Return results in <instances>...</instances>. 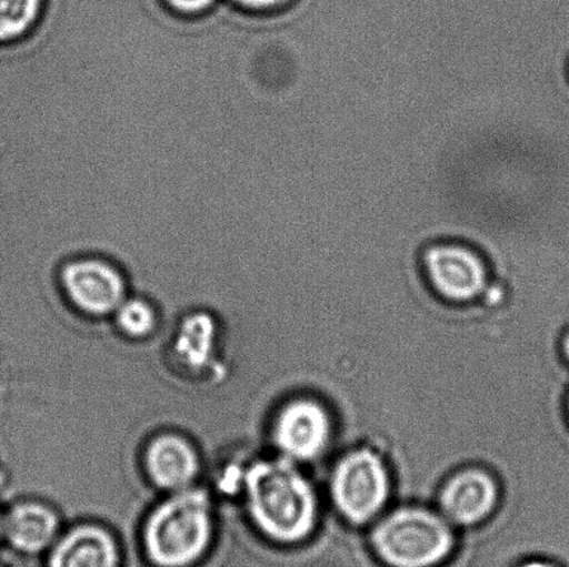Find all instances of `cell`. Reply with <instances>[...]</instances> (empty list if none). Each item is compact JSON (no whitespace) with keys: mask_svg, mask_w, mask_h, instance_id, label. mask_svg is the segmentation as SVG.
Returning a JSON list of instances; mask_svg holds the SVG:
<instances>
[{"mask_svg":"<svg viewBox=\"0 0 569 567\" xmlns=\"http://www.w3.org/2000/svg\"><path fill=\"white\" fill-rule=\"evenodd\" d=\"M242 8L254 11H274L288 8L295 0H232Z\"/></svg>","mask_w":569,"mask_h":567,"instance_id":"cell-16","label":"cell"},{"mask_svg":"<svg viewBox=\"0 0 569 567\" xmlns=\"http://www.w3.org/2000/svg\"><path fill=\"white\" fill-rule=\"evenodd\" d=\"M335 502L342 514L355 524H365L387 503L389 479L382 460L361 449L350 454L335 470Z\"/></svg>","mask_w":569,"mask_h":567,"instance_id":"cell-4","label":"cell"},{"mask_svg":"<svg viewBox=\"0 0 569 567\" xmlns=\"http://www.w3.org/2000/svg\"><path fill=\"white\" fill-rule=\"evenodd\" d=\"M166 2L180 13L197 14L210 9L216 0H166Z\"/></svg>","mask_w":569,"mask_h":567,"instance_id":"cell-15","label":"cell"},{"mask_svg":"<svg viewBox=\"0 0 569 567\" xmlns=\"http://www.w3.org/2000/svg\"><path fill=\"white\" fill-rule=\"evenodd\" d=\"M496 486L488 475L478 470L462 472L453 477L442 494V508L451 520L473 525L487 518L493 509Z\"/></svg>","mask_w":569,"mask_h":567,"instance_id":"cell-11","label":"cell"},{"mask_svg":"<svg viewBox=\"0 0 569 567\" xmlns=\"http://www.w3.org/2000/svg\"><path fill=\"white\" fill-rule=\"evenodd\" d=\"M59 518L41 503H21L3 518V536L10 546L24 554H38L58 538Z\"/></svg>","mask_w":569,"mask_h":567,"instance_id":"cell-10","label":"cell"},{"mask_svg":"<svg viewBox=\"0 0 569 567\" xmlns=\"http://www.w3.org/2000/svg\"><path fill=\"white\" fill-rule=\"evenodd\" d=\"M243 492L250 518L272 540L293 544L310 535L316 522L315 493L289 459L250 466L243 475Z\"/></svg>","mask_w":569,"mask_h":567,"instance_id":"cell-1","label":"cell"},{"mask_svg":"<svg viewBox=\"0 0 569 567\" xmlns=\"http://www.w3.org/2000/svg\"><path fill=\"white\" fill-rule=\"evenodd\" d=\"M63 285L77 308L91 315L114 314L126 300L119 271L98 260H82L63 270Z\"/></svg>","mask_w":569,"mask_h":567,"instance_id":"cell-6","label":"cell"},{"mask_svg":"<svg viewBox=\"0 0 569 567\" xmlns=\"http://www.w3.org/2000/svg\"><path fill=\"white\" fill-rule=\"evenodd\" d=\"M150 480L166 492L177 493L193 487L199 475V457L192 444L177 435L156 437L144 454Z\"/></svg>","mask_w":569,"mask_h":567,"instance_id":"cell-8","label":"cell"},{"mask_svg":"<svg viewBox=\"0 0 569 567\" xmlns=\"http://www.w3.org/2000/svg\"><path fill=\"white\" fill-rule=\"evenodd\" d=\"M423 266L433 287L442 296L455 302L476 298L487 286V264L481 255L467 244H433L423 254Z\"/></svg>","mask_w":569,"mask_h":567,"instance_id":"cell-5","label":"cell"},{"mask_svg":"<svg viewBox=\"0 0 569 567\" xmlns=\"http://www.w3.org/2000/svg\"><path fill=\"white\" fill-rule=\"evenodd\" d=\"M331 425L321 405L299 399L288 404L278 415L274 442L284 458L307 460L316 458L326 448Z\"/></svg>","mask_w":569,"mask_h":567,"instance_id":"cell-7","label":"cell"},{"mask_svg":"<svg viewBox=\"0 0 569 567\" xmlns=\"http://www.w3.org/2000/svg\"><path fill=\"white\" fill-rule=\"evenodd\" d=\"M373 549L389 567H435L453 551L450 527L421 509L398 510L378 525Z\"/></svg>","mask_w":569,"mask_h":567,"instance_id":"cell-3","label":"cell"},{"mask_svg":"<svg viewBox=\"0 0 569 567\" xmlns=\"http://www.w3.org/2000/svg\"><path fill=\"white\" fill-rule=\"evenodd\" d=\"M3 536V518L0 516V537Z\"/></svg>","mask_w":569,"mask_h":567,"instance_id":"cell-19","label":"cell"},{"mask_svg":"<svg viewBox=\"0 0 569 567\" xmlns=\"http://www.w3.org/2000/svg\"><path fill=\"white\" fill-rule=\"evenodd\" d=\"M518 567H557V566L551 565L549 563H543V560H531V563H526Z\"/></svg>","mask_w":569,"mask_h":567,"instance_id":"cell-17","label":"cell"},{"mask_svg":"<svg viewBox=\"0 0 569 567\" xmlns=\"http://www.w3.org/2000/svg\"><path fill=\"white\" fill-rule=\"evenodd\" d=\"M213 536V510L208 494L198 488L171 493L144 526L149 558L161 567H186L208 549Z\"/></svg>","mask_w":569,"mask_h":567,"instance_id":"cell-2","label":"cell"},{"mask_svg":"<svg viewBox=\"0 0 569 567\" xmlns=\"http://www.w3.org/2000/svg\"><path fill=\"white\" fill-rule=\"evenodd\" d=\"M43 0H0V41L20 37L37 20Z\"/></svg>","mask_w":569,"mask_h":567,"instance_id":"cell-13","label":"cell"},{"mask_svg":"<svg viewBox=\"0 0 569 567\" xmlns=\"http://www.w3.org/2000/svg\"><path fill=\"white\" fill-rule=\"evenodd\" d=\"M216 326L210 316L192 315L183 322L180 336L177 337V353L191 366H202L213 354Z\"/></svg>","mask_w":569,"mask_h":567,"instance_id":"cell-12","label":"cell"},{"mask_svg":"<svg viewBox=\"0 0 569 567\" xmlns=\"http://www.w3.org/2000/svg\"><path fill=\"white\" fill-rule=\"evenodd\" d=\"M565 348H566L567 357H568V360H569V335H568V336H567V338H566V346H565Z\"/></svg>","mask_w":569,"mask_h":567,"instance_id":"cell-18","label":"cell"},{"mask_svg":"<svg viewBox=\"0 0 569 567\" xmlns=\"http://www.w3.org/2000/svg\"><path fill=\"white\" fill-rule=\"evenodd\" d=\"M119 549L102 527L82 525L54 544L49 567H117Z\"/></svg>","mask_w":569,"mask_h":567,"instance_id":"cell-9","label":"cell"},{"mask_svg":"<svg viewBox=\"0 0 569 567\" xmlns=\"http://www.w3.org/2000/svg\"><path fill=\"white\" fill-rule=\"evenodd\" d=\"M114 316L119 330L130 337H147L156 327L154 310L143 300L126 298Z\"/></svg>","mask_w":569,"mask_h":567,"instance_id":"cell-14","label":"cell"}]
</instances>
